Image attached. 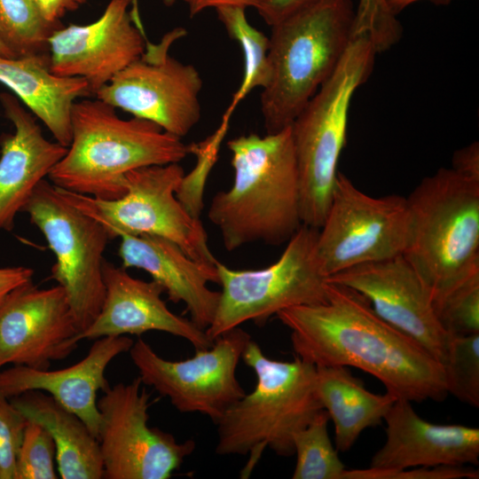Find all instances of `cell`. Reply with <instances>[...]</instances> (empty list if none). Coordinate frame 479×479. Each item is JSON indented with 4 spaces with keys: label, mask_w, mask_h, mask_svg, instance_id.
<instances>
[{
    "label": "cell",
    "mask_w": 479,
    "mask_h": 479,
    "mask_svg": "<svg viewBox=\"0 0 479 479\" xmlns=\"http://www.w3.org/2000/svg\"><path fill=\"white\" fill-rule=\"evenodd\" d=\"M276 316L305 362L358 368L379 379L396 398L411 402L441 401L448 395L442 364L348 287L328 281L325 302L287 308Z\"/></svg>",
    "instance_id": "obj_1"
},
{
    "label": "cell",
    "mask_w": 479,
    "mask_h": 479,
    "mask_svg": "<svg viewBox=\"0 0 479 479\" xmlns=\"http://www.w3.org/2000/svg\"><path fill=\"white\" fill-rule=\"evenodd\" d=\"M234 169L232 185L211 200L208 217L224 247L279 246L302 225L301 185L291 126L276 133L240 136L227 143Z\"/></svg>",
    "instance_id": "obj_2"
},
{
    "label": "cell",
    "mask_w": 479,
    "mask_h": 479,
    "mask_svg": "<svg viewBox=\"0 0 479 479\" xmlns=\"http://www.w3.org/2000/svg\"><path fill=\"white\" fill-rule=\"evenodd\" d=\"M98 99L75 102L72 137L66 154L48 177L57 187L100 200L122 197L125 174L132 169L178 163L192 145L141 118L122 119Z\"/></svg>",
    "instance_id": "obj_3"
},
{
    "label": "cell",
    "mask_w": 479,
    "mask_h": 479,
    "mask_svg": "<svg viewBox=\"0 0 479 479\" xmlns=\"http://www.w3.org/2000/svg\"><path fill=\"white\" fill-rule=\"evenodd\" d=\"M256 375L255 389L232 404L216 422L218 455H247L241 478H248L264 450L294 454L293 436L323 409L317 393L316 366L295 356L279 361L252 339L242 357Z\"/></svg>",
    "instance_id": "obj_4"
},
{
    "label": "cell",
    "mask_w": 479,
    "mask_h": 479,
    "mask_svg": "<svg viewBox=\"0 0 479 479\" xmlns=\"http://www.w3.org/2000/svg\"><path fill=\"white\" fill-rule=\"evenodd\" d=\"M406 199L410 224L403 255L434 303L479 273V181L440 168Z\"/></svg>",
    "instance_id": "obj_5"
},
{
    "label": "cell",
    "mask_w": 479,
    "mask_h": 479,
    "mask_svg": "<svg viewBox=\"0 0 479 479\" xmlns=\"http://www.w3.org/2000/svg\"><path fill=\"white\" fill-rule=\"evenodd\" d=\"M355 9L351 0H325L271 26L260 98L267 134L291 126L331 76L352 39Z\"/></svg>",
    "instance_id": "obj_6"
},
{
    "label": "cell",
    "mask_w": 479,
    "mask_h": 479,
    "mask_svg": "<svg viewBox=\"0 0 479 479\" xmlns=\"http://www.w3.org/2000/svg\"><path fill=\"white\" fill-rule=\"evenodd\" d=\"M377 52L353 35L331 76L291 124L301 185L302 224L319 229L330 206L356 90L370 77Z\"/></svg>",
    "instance_id": "obj_7"
},
{
    "label": "cell",
    "mask_w": 479,
    "mask_h": 479,
    "mask_svg": "<svg viewBox=\"0 0 479 479\" xmlns=\"http://www.w3.org/2000/svg\"><path fill=\"white\" fill-rule=\"evenodd\" d=\"M318 234L302 224L279 258L259 270H234L216 260L222 291L207 334L215 341L245 322L263 326L285 309L325 302L328 280L317 255Z\"/></svg>",
    "instance_id": "obj_8"
},
{
    "label": "cell",
    "mask_w": 479,
    "mask_h": 479,
    "mask_svg": "<svg viewBox=\"0 0 479 479\" xmlns=\"http://www.w3.org/2000/svg\"><path fill=\"white\" fill-rule=\"evenodd\" d=\"M184 177L178 163L137 168L125 174L126 192L114 200L59 190L74 205L99 221L112 239L121 233L162 237L194 261L215 268L217 259L208 248L202 223L177 197Z\"/></svg>",
    "instance_id": "obj_9"
},
{
    "label": "cell",
    "mask_w": 479,
    "mask_h": 479,
    "mask_svg": "<svg viewBox=\"0 0 479 479\" xmlns=\"http://www.w3.org/2000/svg\"><path fill=\"white\" fill-rule=\"evenodd\" d=\"M23 211L55 255L51 277L64 289L82 333L95 320L104 302V252L113 239L99 221L45 179L35 189Z\"/></svg>",
    "instance_id": "obj_10"
},
{
    "label": "cell",
    "mask_w": 479,
    "mask_h": 479,
    "mask_svg": "<svg viewBox=\"0 0 479 479\" xmlns=\"http://www.w3.org/2000/svg\"><path fill=\"white\" fill-rule=\"evenodd\" d=\"M409 224L405 197L370 196L338 172L317 240V255L323 273L329 278L359 264L403 255Z\"/></svg>",
    "instance_id": "obj_11"
},
{
    "label": "cell",
    "mask_w": 479,
    "mask_h": 479,
    "mask_svg": "<svg viewBox=\"0 0 479 479\" xmlns=\"http://www.w3.org/2000/svg\"><path fill=\"white\" fill-rule=\"evenodd\" d=\"M185 33L176 28L157 43L146 40L144 52L95 97L180 138L186 136L200 119L203 82L192 65L169 55L172 43Z\"/></svg>",
    "instance_id": "obj_12"
},
{
    "label": "cell",
    "mask_w": 479,
    "mask_h": 479,
    "mask_svg": "<svg viewBox=\"0 0 479 479\" xmlns=\"http://www.w3.org/2000/svg\"><path fill=\"white\" fill-rule=\"evenodd\" d=\"M135 378L109 387L98 400V444L106 479H169L195 450L193 440L148 424L150 394Z\"/></svg>",
    "instance_id": "obj_13"
},
{
    "label": "cell",
    "mask_w": 479,
    "mask_h": 479,
    "mask_svg": "<svg viewBox=\"0 0 479 479\" xmlns=\"http://www.w3.org/2000/svg\"><path fill=\"white\" fill-rule=\"evenodd\" d=\"M251 339L240 326L217 337L208 349L189 358L172 361L160 357L143 339L129 352L143 384L169 399L181 412H199L215 423L245 394L236 376L243 351Z\"/></svg>",
    "instance_id": "obj_14"
},
{
    "label": "cell",
    "mask_w": 479,
    "mask_h": 479,
    "mask_svg": "<svg viewBox=\"0 0 479 479\" xmlns=\"http://www.w3.org/2000/svg\"><path fill=\"white\" fill-rule=\"evenodd\" d=\"M79 334L59 285L20 286L0 304V369L6 365L49 369L52 361L76 349Z\"/></svg>",
    "instance_id": "obj_15"
},
{
    "label": "cell",
    "mask_w": 479,
    "mask_h": 479,
    "mask_svg": "<svg viewBox=\"0 0 479 479\" xmlns=\"http://www.w3.org/2000/svg\"><path fill=\"white\" fill-rule=\"evenodd\" d=\"M327 280L359 293L379 317L443 365L451 335L442 327L428 293L403 255L349 268Z\"/></svg>",
    "instance_id": "obj_16"
},
{
    "label": "cell",
    "mask_w": 479,
    "mask_h": 479,
    "mask_svg": "<svg viewBox=\"0 0 479 479\" xmlns=\"http://www.w3.org/2000/svg\"><path fill=\"white\" fill-rule=\"evenodd\" d=\"M130 0H110L102 15L86 25L60 27L49 37L51 71L82 77L92 95L145 51L146 35L133 23Z\"/></svg>",
    "instance_id": "obj_17"
},
{
    "label": "cell",
    "mask_w": 479,
    "mask_h": 479,
    "mask_svg": "<svg viewBox=\"0 0 479 479\" xmlns=\"http://www.w3.org/2000/svg\"><path fill=\"white\" fill-rule=\"evenodd\" d=\"M103 280L101 310L90 326L79 334L80 341L161 331L186 340L195 349L213 345L215 341L206 330L167 307L161 298L164 290L157 282L136 279L123 267L106 260L103 263Z\"/></svg>",
    "instance_id": "obj_18"
},
{
    "label": "cell",
    "mask_w": 479,
    "mask_h": 479,
    "mask_svg": "<svg viewBox=\"0 0 479 479\" xmlns=\"http://www.w3.org/2000/svg\"><path fill=\"white\" fill-rule=\"evenodd\" d=\"M133 342L126 335L95 339L82 359L59 370L24 365L0 369V394L12 398L29 390L46 392L77 415L98 438L101 420L98 392L110 387L106 370L114 358L129 351Z\"/></svg>",
    "instance_id": "obj_19"
},
{
    "label": "cell",
    "mask_w": 479,
    "mask_h": 479,
    "mask_svg": "<svg viewBox=\"0 0 479 479\" xmlns=\"http://www.w3.org/2000/svg\"><path fill=\"white\" fill-rule=\"evenodd\" d=\"M384 420L386 442L373 456L372 468L478 465L477 428L428 422L404 398L396 399Z\"/></svg>",
    "instance_id": "obj_20"
},
{
    "label": "cell",
    "mask_w": 479,
    "mask_h": 479,
    "mask_svg": "<svg viewBox=\"0 0 479 479\" xmlns=\"http://www.w3.org/2000/svg\"><path fill=\"white\" fill-rule=\"evenodd\" d=\"M118 255L124 269H141L150 274L175 302L185 303L190 319L206 330L212 323L220 292L208 283L219 284L216 266L194 261L176 243L155 235L121 233Z\"/></svg>",
    "instance_id": "obj_21"
},
{
    "label": "cell",
    "mask_w": 479,
    "mask_h": 479,
    "mask_svg": "<svg viewBox=\"0 0 479 479\" xmlns=\"http://www.w3.org/2000/svg\"><path fill=\"white\" fill-rule=\"evenodd\" d=\"M0 103L14 127L12 134L0 137V231H11L17 214L67 147L46 139L36 118L17 97L3 92Z\"/></svg>",
    "instance_id": "obj_22"
},
{
    "label": "cell",
    "mask_w": 479,
    "mask_h": 479,
    "mask_svg": "<svg viewBox=\"0 0 479 479\" xmlns=\"http://www.w3.org/2000/svg\"><path fill=\"white\" fill-rule=\"evenodd\" d=\"M0 83L11 90L49 130L55 141L71 142V113L75 101L91 96L87 81L53 74L49 52L6 58L0 56Z\"/></svg>",
    "instance_id": "obj_23"
},
{
    "label": "cell",
    "mask_w": 479,
    "mask_h": 479,
    "mask_svg": "<svg viewBox=\"0 0 479 479\" xmlns=\"http://www.w3.org/2000/svg\"><path fill=\"white\" fill-rule=\"evenodd\" d=\"M10 400L27 420L41 424L51 434L60 478H103L98 440L77 415L40 390L26 391Z\"/></svg>",
    "instance_id": "obj_24"
},
{
    "label": "cell",
    "mask_w": 479,
    "mask_h": 479,
    "mask_svg": "<svg viewBox=\"0 0 479 479\" xmlns=\"http://www.w3.org/2000/svg\"><path fill=\"white\" fill-rule=\"evenodd\" d=\"M317 393L335 431L336 450L346 452L367 428L381 423L396 401L368 391L346 366H316Z\"/></svg>",
    "instance_id": "obj_25"
},
{
    "label": "cell",
    "mask_w": 479,
    "mask_h": 479,
    "mask_svg": "<svg viewBox=\"0 0 479 479\" xmlns=\"http://www.w3.org/2000/svg\"><path fill=\"white\" fill-rule=\"evenodd\" d=\"M217 18L229 36L236 41L243 52L242 82L225 111L224 120L229 121L239 103L257 87L263 89L270 80L269 38L247 21L241 7L224 6L215 9Z\"/></svg>",
    "instance_id": "obj_26"
},
{
    "label": "cell",
    "mask_w": 479,
    "mask_h": 479,
    "mask_svg": "<svg viewBox=\"0 0 479 479\" xmlns=\"http://www.w3.org/2000/svg\"><path fill=\"white\" fill-rule=\"evenodd\" d=\"M329 420L322 409L293 436L296 456L293 479H342L346 468L329 437Z\"/></svg>",
    "instance_id": "obj_27"
},
{
    "label": "cell",
    "mask_w": 479,
    "mask_h": 479,
    "mask_svg": "<svg viewBox=\"0 0 479 479\" xmlns=\"http://www.w3.org/2000/svg\"><path fill=\"white\" fill-rule=\"evenodd\" d=\"M59 27L33 0H0V39L16 57L49 52V37Z\"/></svg>",
    "instance_id": "obj_28"
},
{
    "label": "cell",
    "mask_w": 479,
    "mask_h": 479,
    "mask_svg": "<svg viewBox=\"0 0 479 479\" xmlns=\"http://www.w3.org/2000/svg\"><path fill=\"white\" fill-rule=\"evenodd\" d=\"M448 394L479 406V333L451 336L443 364Z\"/></svg>",
    "instance_id": "obj_29"
},
{
    "label": "cell",
    "mask_w": 479,
    "mask_h": 479,
    "mask_svg": "<svg viewBox=\"0 0 479 479\" xmlns=\"http://www.w3.org/2000/svg\"><path fill=\"white\" fill-rule=\"evenodd\" d=\"M436 317L451 336L479 333V273L433 303Z\"/></svg>",
    "instance_id": "obj_30"
},
{
    "label": "cell",
    "mask_w": 479,
    "mask_h": 479,
    "mask_svg": "<svg viewBox=\"0 0 479 479\" xmlns=\"http://www.w3.org/2000/svg\"><path fill=\"white\" fill-rule=\"evenodd\" d=\"M54 441L41 424L27 420L19 450L15 479L58 478Z\"/></svg>",
    "instance_id": "obj_31"
},
{
    "label": "cell",
    "mask_w": 479,
    "mask_h": 479,
    "mask_svg": "<svg viewBox=\"0 0 479 479\" xmlns=\"http://www.w3.org/2000/svg\"><path fill=\"white\" fill-rule=\"evenodd\" d=\"M402 34L401 23L389 11L385 0H358L353 35L368 36L377 53H381L397 43Z\"/></svg>",
    "instance_id": "obj_32"
},
{
    "label": "cell",
    "mask_w": 479,
    "mask_h": 479,
    "mask_svg": "<svg viewBox=\"0 0 479 479\" xmlns=\"http://www.w3.org/2000/svg\"><path fill=\"white\" fill-rule=\"evenodd\" d=\"M27 421L10 398L0 394V479H15Z\"/></svg>",
    "instance_id": "obj_33"
},
{
    "label": "cell",
    "mask_w": 479,
    "mask_h": 479,
    "mask_svg": "<svg viewBox=\"0 0 479 479\" xmlns=\"http://www.w3.org/2000/svg\"><path fill=\"white\" fill-rule=\"evenodd\" d=\"M478 479V469L461 466L418 467L401 470L345 469L342 479Z\"/></svg>",
    "instance_id": "obj_34"
},
{
    "label": "cell",
    "mask_w": 479,
    "mask_h": 479,
    "mask_svg": "<svg viewBox=\"0 0 479 479\" xmlns=\"http://www.w3.org/2000/svg\"><path fill=\"white\" fill-rule=\"evenodd\" d=\"M325 0H267L261 16L271 27L290 15Z\"/></svg>",
    "instance_id": "obj_35"
},
{
    "label": "cell",
    "mask_w": 479,
    "mask_h": 479,
    "mask_svg": "<svg viewBox=\"0 0 479 479\" xmlns=\"http://www.w3.org/2000/svg\"><path fill=\"white\" fill-rule=\"evenodd\" d=\"M452 169L466 178L479 181L478 141H474L453 153Z\"/></svg>",
    "instance_id": "obj_36"
},
{
    "label": "cell",
    "mask_w": 479,
    "mask_h": 479,
    "mask_svg": "<svg viewBox=\"0 0 479 479\" xmlns=\"http://www.w3.org/2000/svg\"><path fill=\"white\" fill-rule=\"evenodd\" d=\"M188 7L189 14L193 16L200 13L208 8H218L224 6L255 8L261 15L264 11L267 0H183Z\"/></svg>",
    "instance_id": "obj_37"
},
{
    "label": "cell",
    "mask_w": 479,
    "mask_h": 479,
    "mask_svg": "<svg viewBox=\"0 0 479 479\" xmlns=\"http://www.w3.org/2000/svg\"><path fill=\"white\" fill-rule=\"evenodd\" d=\"M33 275L29 267H0V304L12 290L32 281Z\"/></svg>",
    "instance_id": "obj_38"
},
{
    "label": "cell",
    "mask_w": 479,
    "mask_h": 479,
    "mask_svg": "<svg viewBox=\"0 0 479 479\" xmlns=\"http://www.w3.org/2000/svg\"><path fill=\"white\" fill-rule=\"evenodd\" d=\"M43 17L59 24V19L69 11L76 10L85 0H33Z\"/></svg>",
    "instance_id": "obj_39"
},
{
    "label": "cell",
    "mask_w": 479,
    "mask_h": 479,
    "mask_svg": "<svg viewBox=\"0 0 479 479\" xmlns=\"http://www.w3.org/2000/svg\"><path fill=\"white\" fill-rule=\"evenodd\" d=\"M422 0H385L389 11L397 16L407 6ZM437 5H447L452 0H428Z\"/></svg>",
    "instance_id": "obj_40"
},
{
    "label": "cell",
    "mask_w": 479,
    "mask_h": 479,
    "mask_svg": "<svg viewBox=\"0 0 479 479\" xmlns=\"http://www.w3.org/2000/svg\"><path fill=\"white\" fill-rule=\"evenodd\" d=\"M177 0H163L167 6H170L175 4ZM130 14L135 26L140 30V32L145 35V28L141 20L138 0H130Z\"/></svg>",
    "instance_id": "obj_41"
},
{
    "label": "cell",
    "mask_w": 479,
    "mask_h": 479,
    "mask_svg": "<svg viewBox=\"0 0 479 479\" xmlns=\"http://www.w3.org/2000/svg\"><path fill=\"white\" fill-rule=\"evenodd\" d=\"M0 56L6 58H16L14 53L0 39Z\"/></svg>",
    "instance_id": "obj_42"
}]
</instances>
